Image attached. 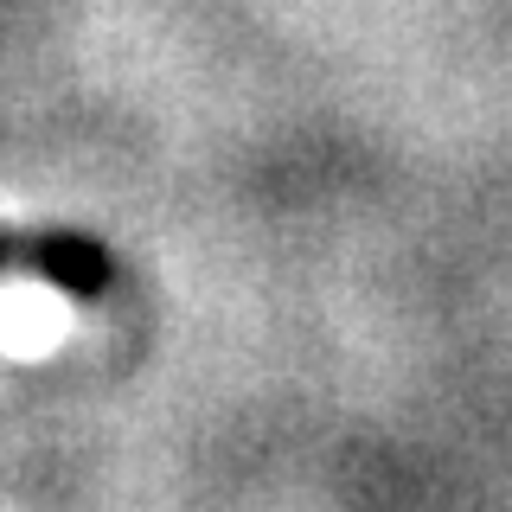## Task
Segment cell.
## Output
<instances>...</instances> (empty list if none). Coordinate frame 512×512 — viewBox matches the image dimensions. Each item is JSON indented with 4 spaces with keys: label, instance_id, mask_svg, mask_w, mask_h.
I'll use <instances>...</instances> for the list:
<instances>
[{
    "label": "cell",
    "instance_id": "obj_1",
    "mask_svg": "<svg viewBox=\"0 0 512 512\" xmlns=\"http://www.w3.org/2000/svg\"><path fill=\"white\" fill-rule=\"evenodd\" d=\"M77 327V308L71 295L39 276H7L0 282V359H45V352H58L64 340H71Z\"/></svg>",
    "mask_w": 512,
    "mask_h": 512
}]
</instances>
